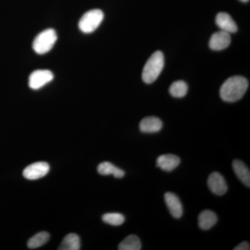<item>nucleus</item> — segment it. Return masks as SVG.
<instances>
[{"label": "nucleus", "instance_id": "6ab92c4d", "mask_svg": "<svg viewBox=\"0 0 250 250\" xmlns=\"http://www.w3.org/2000/svg\"><path fill=\"white\" fill-rule=\"evenodd\" d=\"M169 92L174 98H184L188 93V85L184 81H177L171 85Z\"/></svg>", "mask_w": 250, "mask_h": 250}, {"label": "nucleus", "instance_id": "4be33fe9", "mask_svg": "<svg viewBox=\"0 0 250 250\" xmlns=\"http://www.w3.org/2000/svg\"><path fill=\"white\" fill-rule=\"evenodd\" d=\"M241 1H243V2H248L249 1V0H241Z\"/></svg>", "mask_w": 250, "mask_h": 250}, {"label": "nucleus", "instance_id": "423d86ee", "mask_svg": "<svg viewBox=\"0 0 250 250\" xmlns=\"http://www.w3.org/2000/svg\"><path fill=\"white\" fill-rule=\"evenodd\" d=\"M49 164L45 162H37L27 166L23 171V176L28 180H36L45 177L48 173Z\"/></svg>", "mask_w": 250, "mask_h": 250}, {"label": "nucleus", "instance_id": "2eb2a0df", "mask_svg": "<svg viewBox=\"0 0 250 250\" xmlns=\"http://www.w3.org/2000/svg\"><path fill=\"white\" fill-rule=\"evenodd\" d=\"M98 172L101 175H113L116 178L121 179L125 176V172L122 169L109 162L101 163L98 167Z\"/></svg>", "mask_w": 250, "mask_h": 250}, {"label": "nucleus", "instance_id": "ddd939ff", "mask_svg": "<svg viewBox=\"0 0 250 250\" xmlns=\"http://www.w3.org/2000/svg\"><path fill=\"white\" fill-rule=\"evenodd\" d=\"M233 171L237 177L243 182L247 187H250V172L248 166L240 160H234L232 164Z\"/></svg>", "mask_w": 250, "mask_h": 250}, {"label": "nucleus", "instance_id": "39448f33", "mask_svg": "<svg viewBox=\"0 0 250 250\" xmlns=\"http://www.w3.org/2000/svg\"><path fill=\"white\" fill-rule=\"evenodd\" d=\"M54 75L47 70H38L33 72L29 78V87L33 90L40 89L44 85L52 82Z\"/></svg>", "mask_w": 250, "mask_h": 250}, {"label": "nucleus", "instance_id": "4468645a", "mask_svg": "<svg viewBox=\"0 0 250 250\" xmlns=\"http://www.w3.org/2000/svg\"><path fill=\"white\" fill-rule=\"evenodd\" d=\"M218 221V217L214 212L210 210H205L201 212L198 217V225L202 230H208L213 228Z\"/></svg>", "mask_w": 250, "mask_h": 250}, {"label": "nucleus", "instance_id": "f3484780", "mask_svg": "<svg viewBox=\"0 0 250 250\" xmlns=\"http://www.w3.org/2000/svg\"><path fill=\"white\" fill-rule=\"evenodd\" d=\"M141 248V240L136 235L126 236L118 246L119 250H140Z\"/></svg>", "mask_w": 250, "mask_h": 250}, {"label": "nucleus", "instance_id": "6e6552de", "mask_svg": "<svg viewBox=\"0 0 250 250\" xmlns=\"http://www.w3.org/2000/svg\"><path fill=\"white\" fill-rule=\"evenodd\" d=\"M231 43V36L229 33L220 31L215 33L210 37L209 47L212 50L220 51L226 49Z\"/></svg>", "mask_w": 250, "mask_h": 250}, {"label": "nucleus", "instance_id": "412c9836", "mask_svg": "<svg viewBox=\"0 0 250 250\" xmlns=\"http://www.w3.org/2000/svg\"><path fill=\"white\" fill-rule=\"evenodd\" d=\"M250 249V243L247 241L242 242L236 248H233L234 250H249Z\"/></svg>", "mask_w": 250, "mask_h": 250}, {"label": "nucleus", "instance_id": "f8f14e48", "mask_svg": "<svg viewBox=\"0 0 250 250\" xmlns=\"http://www.w3.org/2000/svg\"><path fill=\"white\" fill-rule=\"evenodd\" d=\"M163 127V123L159 118L151 116L143 118L140 123V130L143 133L159 132Z\"/></svg>", "mask_w": 250, "mask_h": 250}, {"label": "nucleus", "instance_id": "f03ea898", "mask_svg": "<svg viewBox=\"0 0 250 250\" xmlns=\"http://www.w3.org/2000/svg\"><path fill=\"white\" fill-rule=\"evenodd\" d=\"M164 67V56L161 51H156L149 57L145 65L142 78L145 83H152L160 75Z\"/></svg>", "mask_w": 250, "mask_h": 250}, {"label": "nucleus", "instance_id": "9d476101", "mask_svg": "<svg viewBox=\"0 0 250 250\" xmlns=\"http://www.w3.org/2000/svg\"><path fill=\"white\" fill-rule=\"evenodd\" d=\"M180 159L174 154H164L157 158L156 166L161 170L170 172L180 164Z\"/></svg>", "mask_w": 250, "mask_h": 250}, {"label": "nucleus", "instance_id": "a211bd4d", "mask_svg": "<svg viewBox=\"0 0 250 250\" xmlns=\"http://www.w3.org/2000/svg\"><path fill=\"white\" fill-rule=\"evenodd\" d=\"M50 236L46 231H41L32 237L28 241L27 246L30 249L41 248L48 242Z\"/></svg>", "mask_w": 250, "mask_h": 250}, {"label": "nucleus", "instance_id": "20e7f679", "mask_svg": "<svg viewBox=\"0 0 250 250\" xmlns=\"http://www.w3.org/2000/svg\"><path fill=\"white\" fill-rule=\"evenodd\" d=\"M104 19V13L100 9L90 10L83 14L79 22V27L83 33L90 34L98 29Z\"/></svg>", "mask_w": 250, "mask_h": 250}, {"label": "nucleus", "instance_id": "1a4fd4ad", "mask_svg": "<svg viewBox=\"0 0 250 250\" xmlns=\"http://www.w3.org/2000/svg\"><path fill=\"white\" fill-rule=\"evenodd\" d=\"M164 200L172 217L176 219L180 218L183 214V207L178 196L173 192H167L164 195Z\"/></svg>", "mask_w": 250, "mask_h": 250}, {"label": "nucleus", "instance_id": "f257e3e1", "mask_svg": "<svg viewBox=\"0 0 250 250\" xmlns=\"http://www.w3.org/2000/svg\"><path fill=\"white\" fill-rule=\"evenodd\" d=\"M249 86L248 81L245 77H230L222 85L220 90V98L227 103H235L243 98Z\"/></svg>", "mask_w": 250, "mask_h": 250}, {"label": "nucleus", "instance_id": "7ed1b4c3", "mask_svg": "<svg viewBox=\"0 0 250 250\" xmlns=\"http://www.w3.org/2000/svg\"><path fill=\"white\" fill-rule=\"evenodd\" d=\"M57 40V33L53 29H45L40 33L33 42V49L36 53L44 54L52 49Z\"/></svg>", "mask_w": 250, "mask_h": 250}, {"label": "nucleus", "instance_id": "0eeeda50", "mask_svg": "<svg viewBox=\"0 0 250 250\" xmlns=\"http://www.w3.org/2000/svg\"><path fill=\"white\" fill-rule=\"evenodd\" d=\"M208 187L210 191L217 195H223L228 191V184L221 174L215 172L208 177Z\"/></svg>", "mask_w": 250, "mask_h": 250}, {"label": "nucleus", "instance_id": "dca6fc26", "mask_svg": "<svg viewBox=\"0 0 250 250\" xmlns=\"http://www.w3.org/2000/svg\"><path fill=\"white\" fill-rule=\"evenodd\" d=\"M80 238L75 233H69L62 240L59 246V250H80Z\"/></svg>", "mask_w": 250, "mask_h": 250}, {"label": "nucleus", "instance_id": "aec40b11", "mask_svg": "<svg viewBox=\"0 0 250 250\" xmlns=\"http://www.w3.org/2000/svg\"><path fill=\"white\" fill-rule=\"evenodd\" d=\"M103 220L105 223L113 226H120L125 223L124 215L118 213H106L103 216Z\"/></svg>", "mask_w": 250, "mask_h": 250}, {"label": "nucleus", "instance_id": "9b49d317", "mask_svg": "<svg viewBox=\"0 0 250 250\" xmlns=\"http://www.w3.org/2000/svg\"><path fill=\"white\" fill-rule=\"evenodd\" d=\"M215 22L222 31H226L229 34L236 32L238 30L236 22L227 13H219L215 18Z\"/></svg>", "mask_w": 250, "mask_h": 250}]
</instances>
